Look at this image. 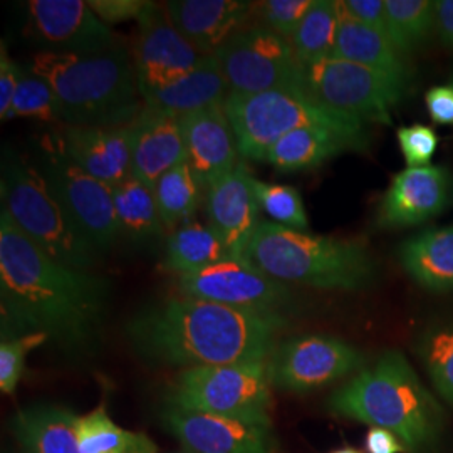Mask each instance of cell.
Returning <instances> with one entry per match:
<instances>
[{
    "label": "cell",
    "mask_w": 453,
    "mask_h": 453,
    "mask_svg": "<svg viewBox=\"0 0 453 453\" xmlns=\"http://www.w3.org/2000/svg\"><path fill=\"white\" fill-rule=\"evenodd\" d=\"M110 280L48 256L0 213L2 341L42 333L69 355H88L101 340Z\"/></svg>",
    "instance_id": "obj_1"
},
{
    "label": "cell",
    "mask_w": 453,
    "mask_h": 453,
    "mask_svg": "<svg viewBox=\"0 0 453 453\" xmlns=\"http://www.w3.org/2000/svg\"><path fill=\"white\" fill-rule=\"evenodd\" d=\"M286 327L284 314L175 296L140 309L127 334L148 363L194 368L267 361Z\"/></svg>",
    "instance_id": "obj_2"
},
{
    "label": "cell",
    "mask_w": 453,
    "mask_h": 453,
    "mask_svg": "<svg viewBox=\"0 0 453 453\" xmlns=\"http://www.w3.org/2000/svg\"><path fill=\"white\" fill-rule=\"evenodd\" d=\"M327 408L338 417L387 428L411 453L434 452L443 435L441 406L400 351H387L355 374L331 395Z\"/></svg>",
    "instance_id": "obj_3"
},
{
    "label": "cell",
    "mask_w": 453,
    "mask_h": 453,
    "mask_svg": "<svg viewBox=\"0 0 453 453\" xmlns=\"http://www.w3.org/2000/svg\"><path fill=\"white\" fill-rule=\"evenodd\" d=\"M54 89L61 125L127 127L143 110L133 54L125 44L97 54L35 52L27 63Z\"/></svg>",
    "instance_id": "obj_4"
},
{
    "label": "cell",
    "mask_w": 453,
    "mask_h": 453,
    "mask_svg": "<svg viewBox=\"0 0 453 453\" xmlns=\"http://www.w3.org/2000/svg\"><path fill=\"white\" fill-rule=\"evenodd\" d=\"M243 259L275 280L323 291H361L378 277L365 241L314 235L275 222H260Z\"/></svg>",
    "instance_id": "obj_5"
},
{
    "label": "cell",
    "mask_w": 453,
    "mask_h": 453,
    "mask_svg": "<svg viewBox=\"0 0 453 453\" xmlns=\"http://www.w3.org/2000/svg\"><path fill=\"white\" fill-rule=\"evenodd\" d=\"M239 155L265 162V155L282 136L304 127H321L351 140L359 150L370 145L366 125L336 113L303 88L273 89L254 95L228 93L224 101Z\"/></svg>",
    "instance_id": "obj_6"
},
{
    "label": "cell",
    "mask_w": 453,
    "mask_h": 453,
    "mask_svg": "<svg viewBox=\"0 0 453 453\" xmlns=\"http://www.w3.org/2000/svg\"><path fill=\"white\" fill-rule=\"evenodd\" d=\"M2 200L16 226L52 259L93 271L103 256L74 226L35 163L9 153L2 163Z\"/></svg>",
    "instance_id": "obj_7"
},
{
    "label": "cell",
    "mask_w": 453,
    "mask_h": 453,
    "mask_svg": "<svg viewBox=\"0 0 453 453\" xmlns=\"http://www.w3.org/2000/svg\"><path fill=\"white\" fill-rule=\"evenodd\" d=\"M271 403L265 361L185 368L168 393V405L254 423H271Z\"/></svg>",
    "instance_id": "obj_8"
},
{
    "label": "cell",
    "mask_w": 453,
    "mask_h": 453,
    "mask_svg": "<svg viewBox=\"0 0 453 453\" xmlns=\"http://www.w3.org/2000/svg\"><path fill=\"white\" fill-rule=\"evenodd\" d=\"M35 166L74 226L104 257L119 239L113 188L73 162L56 131L41 140Z\"/></svg>",
    "instance_id": "obj_9"
},
{
    "label": "cell",
    "mask_w": 453,
    "mask_h": 453,
    "mask_svg": "<svg viewBox=\"0 0 453 453\" xmlns=\"http://www.w3.org/2000/svg\"><path fill=\"white\" fill-rule=\"evenodd\" d=\"M303 78L304 89L316 101L365 125H389L391 110L410 88L408 82L338 58L303 67Z\"/></svg>",
    "instance_id": "obj_10"
},
{
    "label": "cell",
    "mask_w": 453,
    "mask_h": 453,
    "mask_svg": "<svg viewBox=\"0 0 453 453\" xmlns=\"http://www.w3.org/2000/svg\"><path fill=\"white\" fill-rule=\"evenodd\" d=\"M228 93L254 95L273 89L303 88V65L291 41L252 24L234 34L215 54Z\"/></svg>",
    "instance_id": "obj_11"
},
{
    "label": "cell",
    "mask_w": 453,
    "mask_h": 453,
    "mask_svg": "<svg viewBox=\"0 0 453 453\" xmlns=\"http://www.w3.org/2000/svg\"><path fill=\"white\" fill-rule=\"evenodd\" d=\"M365 355L353 344L324 334H304L279 341L267 357L271 387L289 393H309L361 372Z\"/></svg>",
    "instance_id": "obj_12"
},
{
    "label": "cell",
    "mask_w": 453,
    "mask_h": 453,
    "mask_svg": "<svg viewBox=\"0 0 453 453\" xmlns=\"http://www.w3.org/2000/svg\"><path fill=\"white\" fill-rule=\"evenodd\" d=\"M179 291L230 308L273 314H282L294 304L286 282L264 274L243 257H226L198 273L179 275Z\"/></svg>",
    "instance_id": "obj_13"
},
{
    "label": "cell",
    "mask_w": 453,
    "mask_h": 453,
    "mask_svg": "<svg viewBox=\"0 0 453 453\" xmlns=\"http://www.w3.org/2000/svg\"><path fill=\"white\" fill-rule=\"evenodd\" d=\"M27 35L52 54H97L123 44L82 0H31Z\"/></svg>",
    "instance_id": "obj_14"
},
{
    "label": "cell",
    "mask_w": 453,
    "mask_h": 453,
    "mask_svg": "<svg viewBox=\"0 0 453 453\" xmlns=\"http://www.w3.org/2000/svg\"><path fill=\"white\" fill-rule=\"evenodd\" d=\"M131 54L140 88H162L175 82L205 58L195 50L166 11L155 2H150L138 19Z\"/></svg>",
    "instance_id": "obj_15"
},
{
    "label": "cell",
    "mask_w": 453,
    "mask_h": 453,
    "mask_svg": "<svg viewBox=\"0 0 453 453\" xmlns=\"http://www.w3.org/2000/svg\"><path fill=\"white\" fill-rule=\"evenodd\" d=\"M162 421L187 453L275 452L271 423L234 420L173 405L163 410Z\"/></svg>",
    "instance_id": "obj_16"
},
{
    "label": "cell",
    "mask_w": 453,
    "mask_h": 453,
    "mask_svg": "<svg viewBox=\"0 0 453 453\" xmlns=\"http://www.w3.org/2000/svg\"><path fill=\"white\" fill-rule=\"evenodd\" d=\"M449 187L450 173L445 166L405 168L391 179L381 198L378 226L406 228L432 220L447 207Z\"/></svg>",
    "instance_id": "obj_17"
},
{
    "label": "cell",
    "mask_w": 453,
    "mask_h": 453,
    "mask_svg": "<svg viewBox=\"0 0 453 453\" xmlns=\"http://www.w3.org/2000/svg\"><path fill=\"white\" fill-rule=\"evenodd\" d=\"M259 211L252 175L242 162L207 188L209 226L226 243L232 257H243L259 226Z\"/></svg>",
    "instance_id": "obj_18"
},
{
    "label": "cell",
    "mask_w": 453,
    "mask_h": 453,
    "mask_svg": "<svg viewBox=\"0 0 453 453\" xmlns=\"http://www.w3.org/2000/svg\"><path fill=\"white\" fill-rule=\"evenodd\" d=\"M187 162L202 188L230 173L239 165L235 134L228 123L224 104L180 118Z\"/></svg>",
    "instance_id": "obj_19"
},
{
    "label": "cell",
    "mask_w": 453,
    "mask_h": 453,
    "mask_svg": "<svg viewBox=\"0 0 453 453\" xmlns=\"http://www.w3.org/2000/svg\"><path fill=\"white\" fill-rule=\"evenodd\" d=\"M165 11L179 33L202 56H213L234 34L249 26L256 2L249 0H170Z\"/></svg>",
    "instance_id": "obj_20"
},
{
    "label": "cell",
    "mask_w": 453,
    "mask_h": 453,
    "mask_svg": "<svg viewBox=\"0 0 453 453\" xmlns=\"http://www.w3.org/2000/svg\"><path fill=\"white\" fill-rule=\"evenodd\" d=\"M65 155L93 179L111 188L131 177V128L67 127L56 131Z\"/></svg>",
    "instance_id": "obj_21"
},
{
    "label": "cell",
    "mask_w": 453,
    "mask_h": 453,
    "mask_svg": "<svg viewBox=\"0 0 453 453\" xmlns=\"http://www.w3.org/2000/svg\"><path fill=\"white\" fill-rule=\"evenodd\" d=\"M130 128L131 177L155 190L157 181L166 172L187 162L180 118L143 106Z\"/></svg>",
    "instance_id": "obj_22"
},
{
    "label": "cell",
    "mask_w": 453,
    "mask_h": 453,
    "mask_svg": "<svg viewBox=\"0 0 453 453\" xmlns=\"http://www.w3.org/2000/svg\"><path fill=\"white\" fill-rule=\"evenodd\" d=\"M140 95L148 108L181 118L224 104L228 96V86L215 56H205L202 63L183 78L162 88H140Z\"/></svg>",
    "instance_id": "obj_23"
},
{
    "label": "cell",
    "mask_w": 453,
    "mask_h": 453,
    "mask_svg": "<svg viewBox=\"0 0 453 453\" xmlns=\"http://www.w3.org/2000/svg\"><path fill=\"white\" fill-rule=\"evenodd\" d=\"M78 415L52 403H37L17 410L11 432L19 453H82L76 432Z\"/></svg>",
    "instance_id": "obj_24"
},
{
    "label": "cell",
    "mask_w": 453,
    "mask_h": 453,
    "mask_svg": "<svg viewBox=\"0 0 453 453\" xmlns=\"http://www.w3.org/2000/svg\"><path fill=\"white\" fill-rule=\"evenodd\" d=\"M398 262L423 289L453 292V226H430L406 239Z\"/></svg>",
    "instance_id": "obj_25"
},
{
    "label": "cell",
    "mask_w": 453,
    "mask_h": 453,
    "mask_svg": "<svg viewBox=\"0 0 453 453\" xmlns=\"http://www.w3.org/2000/svg\"><path fill=\"white\" fill-rule=\"evenodd\" d=\"M331 58L370 67L408 84L413 78L405 58L393 48L387 34L366 27L342 14Z\"/></svg>",
    "instance_id": "obj_26"
},
{
    "label": "cell",
    "mask_w": 453,
    "mask_h": 453,
    "mask_svg": "<svg viewBox=\"0 0 453 453\" xmlns=\"http://www.w3.org/2000/svg\"><path fill=\"white\" fill-rule=\"evenodd\" d=\"M346 150L359 151L351 140L336 131L321 127H304L288 133L271 146L265 155V162L284 173L304 172L321 166Z\"/></svg>",
    "instance_id": "obj_27"
},
{
    "label": "cell",
    "mask_w": 453,
    "mask_h": 453,
    "mask_svg": "<svg viewBox=\"0 0 453 453\" xmlns=\"http://www.w3.org/2000/svg\"><path fill=\"white\" fill-rule=\"evenodd\" d=\"M114 209L119 237L136 245L157 242L165 226L158 213L153 190L130 177L113 188Z\"/></svg>",
    "instance_id": "obj_28"
},
{
    "label": "cell",
    "mask_w": 453,
    "mask_h": 453,
    "mask_svg": "<svg viewBox=\"0 0 453 453\" xmlns=\"http://www.w3.org/2000/svg\"><path fill=\"white\" fill-rule=\"evenodd\" d=\"M226 257L232 256L211 226L187 222L168 235L165 267L179 277L198 273Z\"/></svg>",
    "instance_id": "obj_29"
},
{
    "label": "cell",
    "mask_w": 453,
    "mask_h": 453,
    "mask_svg": "<svg viewBox=\"0 0 453 453\" xmlns=\"http://www.w3.org/2000/svg\"><path fill=\"white\" fill-rule=\"evenodd\" d=\"M76 432L82 453H158L157 443L146 434L116 425L104 403L78 417Z\"/></svg>",
    "instance_id": "obj_30"
},
{
    "label": "cell",
    "mask_w": 453,
    "mask_h": 453,
    "mask_svg": "<svg viewBox=\"0 0 453 453\" xmlns=\"http://www.w3.org/2000/svg\"><path fill=\"white\" fill-rule=\"evenodd\" d=\"M340 2L314 0L308 14L292 35L294 54L303 67L331 58L340 31Z\"/></svg>",
    "instance_id": "obj_31"
},
{
    "label": "cell",
    "mask_w": 453,
    "mask_h": 453,
    "mask_svg": "<svg viewBox=\"0 0 453 453\" xmlns=\"http://www.w3.org/2000/svg\"><path fill=\"white\" fill-rule=\"evenodd\" d=\"M387 35L403 58L420 49L435 29V5L430 0H385Z\"/></svg>",
    "instance_id": "obj_32"
},
{
    "label": "cell",
    "mask_w": 453,
    "mask_h": 453,
    "mask_svg": "<svg viewBox=\"0 0 453 453\" xmlns=\"http://www.w3.org/2000/svg\"><path fill=\"white\" fill-rule=\"evenodd\" d=\"M200 190L202 187L188 162L180 163L157 181L153 194L166 232L172 234L180 226L190 222V217L198 209Z\"/></svg>",
    "instance_id": "obj_33"
},
{
    "label": "cell",
    "mask_w": 453,
    "mask_h": 453,
    "mask_svg": "<svg viewBox=\"0 0 453 453\" xmlns=\"http://www.w3.org/2000/svg\"><path fill=\"white\" fill-rule=\"evenodd\" d=\"M415 353L438 395L453 405V319L423 329Z\"/></svg>",
    "instance_id": "obj_34"
},
{
    "label": "cell",
    "mask_w": 453,
    "mask_h": 453,
    "mask_svg": "<svg viewBox=\"0 0 453 453\" xmlns=\"http://www.w3.org/2000/svg\"><path fill=\"white\" fill-rule=\"evenodd\" d=\"M16 118H33L48 123H61L59 101L48 81L29 71L27 65L22 67L20 80L17 86L16 96L4 121Z\"/></svg>",
    "instance_id": "obj_35"
},
{
    "label": "cell",
    "mask_w": 453,
    "mask_h": 453,
    "mask_svg": "<svg viewBox=\"0 0 453 453\" xmlns=\"http://www.w3.org/2000/svg\"><path fill=\"white\" fill-rule=\"evenodd\" d=\"M252 188L260 211H265L273 222L292 230H308L309 220L304 202L294 187L269 183L252 177Z\"/></svg>",
    "instance_id": "obj_36"
},
{
    "label": "cell",
    "mask_w": 453,
    "mask_h": 453,
    "mask_svg": "<svg viewBox=\"0 0 453 453\" xmlns=\"http://www.w3.org/2000/svg\"><path fill=\"white\" fill-rule=\"evenodd\" d=\"M48 341L46 334L34 333L0 342V389L4 395L16 393L19 381L26 372L27 355Z\"/></svg>",
    "instance_id": "obj_37"
},
{
    "label": "cell",
    "mask_w": 453,
    "mask_h": 453,
    "mask_svg": "<svg viewBox=\"0 0 453 453\" xmlns=\"http://www.w3.org/2000/svg\"><path fill=\"white\" fill-rule=\"evenodd\" d=\"M314 0H264L256 2L254 17L259 19L260 26L291 41L299 24L308 14Z\"/></svg>",
    "instance_id": "obj_38"
},
{
    "label": "cell",
    "mask_w": 453,
    "mask_h": 453,
    "mask_svg": "<svg viewBox=\"0 0 453 453\" xmlns=\"http://www.w3.org/2000/svg\"><path fill=\"white\" fill-rule=\"evenodd\" d=\"M396 138L408 168L428 166L440 143L437 131L421 123L398 128Z\"/></svg>",
    "instance_id": "obj_39"
},
{
    "label": "cell",
    "mask_w": 453,
    "mask_h": 453,
    "mask_svg": "<svg viewBox=\"0 0 453 453\" xmlns=\"http://www.w3.org/2000/svg\"><path fill=\"white\" fill-rule=\"evenodd\" d=\"M93 12L106 26H116L128 20H138L150 2L146 0H89Z\"/></svg>",
    "instance_id": "obj_40"
},
{
    "label": "cell",
    "mask_w": 453,
    "mask_h": 453,
    "mask_svg": "<svg viewBox=\"0 0 453 453\" xmlns=\"http://www.w3.org/2000/svg\"><path fill=\"white\" fill-rule=\"evenodd\" d=\"M341 14L366 27L387 34V4L385 0H342Z\"/></svg>",
    "instance_id": "obj_41"
},
{
    "label": "cell",
    "mask_w": 453,
    "mask_h": 453,
    "mask_svg": "<svg viewBox=\"0 0 453 453\" xmlns=\"http://www.w3.org/2000/svg\"><path fill=\"white\" fill-rule=\"evenodd\" d=\"M22 65L9 56L5 44L0 49V118L9 111L12 99L16 96Z\"/></svg>",
    "instance_id": "obj_42"
},
{
    "label": "cell",
    "mask_w": 453,
    "mask_h": 453,
    "mask_svg": "<svg viewBox=\"0 0 453 453\" xmlns=\"http://www.w3.org/2000/svg\"><path fill=\"white\" fill-rule=\"evenodd\" d=\"M425 103L434 123L453 125V84H438L430 88Z\"/></svg>",
    "instance_id": "obj_43"
},
{
    "label": "cell",
    "mask_w": 453,
    "mask_h": 453,
    "mask_svg": "<svg viewBox=\"0 0 453 453\" xmlns=\"http://www.w3.org/2000/svg\"><path fill=\"white\" fill-rule=\"evenodd\" d=\"M366 453H405V443L393 432L380 426H372L365 437Z\"/></svg>",
    "instance_id": "obj_44"
},
{
    "label": "cell",
    "mask_w": 453,
    "mask_h": 453,
    "mask_svg": "<svg viewBox=\"0 0 453 453\" xmlns=\"http://www.w3.org/2000/svg\"><path fill=\"white\" fill-rule=\"evenodd\" d=\"M435 5V33L441 44L453 50V0H437Z\"/></svg>",
    "instance_id": "obj_45"
},
{
    "label": "cell",
    "mask_w": 453,
    "mask_h": 453,
    "mask_svg": "<svg viewBox=\"0 0 453 453\" xmlns=\"http://www.w3.org/2000/svg\"><path fill=\"white\" fill-rule=\"evenodd\" d=\"M331 453H363L361 450H357V449H353V447H342V449H338V450H334V452Z\"/></svg>",
    "instance_id": "obj_46"
},
{
    "label": "cell",
    "mask_w": 453,
    "mask_h": 453,
    "mask_svg": "<svg viewBox=\"0 0 453 453\" xmlns=\"http://www.w3.org/2000/svg\"><path fill=\"white\" fill-rule=\"evenodd\" d=\"M2 453H11V452H9V450H4V452H2Z\"/></svg>",
    "instance_id": "obj_47"
},
{
    "label": "cell",
    "mask_w": 453,
    "mask_h": 453,
    "mask_svg": "<svg viewBox=\"0 0 453 453\" xmlns=\"http://www.w3.org/2000/svg\"><path fill=\"white\" fill-rule=\"evenodd\" d=\"M179 453H187V452H185V450H183V452H179Z\"/></svg>",
    "instance_id": "obj_48"
}]
</instances>
